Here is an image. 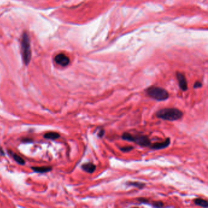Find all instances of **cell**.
Here are the masks:
<instances>
[{
	"mask_svg": "<svg viewBox=\"0 0 208 208\" xmlns=\"http://www.w3.org/2000/svg\"><path fill=\"white\" fill-rule=\"evenodd\" d=\"M156 116L158 119L173 121L181 119L183 117V112L177 108L167 107L158 111L156 113Z\"/></svg>",
	"mask_w": 208,
	"mask_h": 208,
	"instance_id": "6da1fadb",
	"label": "cell"
},
{
	"mask_svg": "<svg viewBox=\"0 0 208 208\" xmlns=\"http://www.w3.org/2000/svg\"><path fill=\"white\" fill-rule=\"evenodd\" d=\"M121 138L124 140L134 142L138 145L143 147H149L151 142L149 137L145 135H133L125 132L122 134Z\"/></svg>",
	"mask_w": 208,
	"mask_h": 208,
	"instance_id": "7a4b0ae2",
	"label": "cell"
},
{
	"mask_svg": "<svg viewBox=\"0 0 208 208\" xmlns=\"http://www.w3.org/2000/svg\"><path fill=\"white\" fill-rule=\"evenodd\" d=\"M149 97L158 102H163L169 98V93L167 90L157 86H151L146 90Z\"/></svg>",
	"mask_w": 208,
	"mask_h": 208,
	"instance_id": "3957f363",
	"label": "cell"
},
{
	"mask_svg": "<svg viewBox=\"0 0 208 208\" xmlns=\"http://www.w3.org/2000/svg\"><path fill=\"white\" fill-rule=\"evenodd\" d=\"M21 54L24 63L26 65H28L31 58V51L30 38L26 33H25L22 37Z\"/></svg>",
	"mask_w": 208,
	"mask_h": 208,
	"instance_id": "277c9868",
	"label": "cell"
},
{
	"mask_svg": "<svg viewBox=\"0 0 208 208\" xmlns=\"http://www.w3.org/2000/svg\"><path fill=\"white\" fill-rule=\"evenodd\" d=\"M177 78L178 81L179 86L180 89L182 91H186L188 89V86L185 75L182 73L177 72Z\"/></svg>",
	"mask_w": 208,
	"mask_h": 208,
	"instance_id": "5b68a950",
	"label": "cell"
},
{
	"mask_svg": "<svg viewBox=\"0 0 208 208\" xmlns=\"http://www.w3.org/2000/svg\"><path fill=\"white\" fill-rule=\"evenodd\" d=\"M56 63L62 67H66L70 64V59L64 54H59L54 58Z\"/></svg>",
	"mask_w": 208,
	"mask_h": 208,
	"instance_id": "8992f818",
	"label": "cell"
},
{
	"mask_svg": "<svg viewBox=\"0 0 208 208\" xmlns=\"http://www.w3.org/2000/svg\"><path fill=\"white\" fill-rule=\"evenodd\" d=\"M170 142H171L170 139L167 138L165 141L162 142H156V143L151 144V145L149 147L151 149H155V150L166 149L170 145Z\"/></svg>",
	"mask_w": 208,
	"mask_h": 208,
	"instance_id": "52a82bcc",
	"label": "cell"
},
{
	"mask_svg": "<svg viewBox=\"0 0 208 208\" xmlns=\"http://www.w3.org/2000/svg\"><path fill=\"white\" fill-rule=\"evenodd\" d=\"M96 165L92 163H84L81 165V168L86 172L92 174L96 170Z\"/></svg>",
	"mask_w": 208,
	"mask_h": 208,
	"instance_id": "ba28073f",
	"label": "cell"
},
{
	"mask_svg": "<svg viewBox=\"0 0 208 208\" xmlns=\"http://www.w3.org/2000/svg\"><path fill=\"white\" fill-rule=\"evenodd\" d=\"M31 169L37 173H44L51 171L52 167L50 166H42V167H32Z\"/></svg>",
	"mask_w": 208,
	"mask_h": 208,
	"instance_id": "9c48e42d",
	"label": "cell"
},
{
	"mask_svg": "<svg viewBox=\"0 0 208 208\" xmlns=\"http://www.w3.org/2000/svg\"><path fill=\"white\" fill-rule=\"evenodd\" d=\"M194 204L197 205V206L203 207V208H208V201L206 200L200 198H198L195 199L194 200Z\"/></svg>",
	"mask_w": 208,
	"mask_h": 208,
	"instance_id": "30bf717a",
	"label": "cell"
},
{
	"mask_svg": "<svg viewBox=\"0 0 208 208\" xmlns=\"http://www.w3.org/2000/svg\"><path fill=\"white\" fill-rule=\"evenodd\" d=\"M126 184L128 185V186H133V187H137L139 189H143L146 186L145 183L141 182H137V181H128L126 183Z\"/></svg>",
	"mask_w": 208,
	"mask_h": 208,
	"instance_id": "8fae6325",
	"label": "cell"
},
{
	"mask_svg": "<svg viewBox=\"0 0 208 208\" xmlns=\"http://www.w3.org/2000/svg\"><path fill=\"white\" fill-rule=\"evenodd\" d=\"M44 138L46 139H50V140H56L60 137L59 134L56 132H49L44 135Z\"/></svg>",
	"mask_w": 208,
	"mask_h": 208,
	"instance_id": "7c38bea8",
	"label": "cell"
},
{
	"mask_svg": "<svg viewBox=\"0 0 208 208\" xmlns=\"http://www.w3.org/2000/svg\"><path fill=\"white\" fill-rule=\"evenodd\" d=\"M9 154H11V156H12V158H14V159L15 160V161L20 165H24L25 163V161L23 160V158H21L20 156H19L18 154H17L15 153H14L12 151H9Z\"/></svg>",
	"mask_w": 208,
	"mask_h": 208,
	"instance_id": "4fadbf2b",
	"label": "cell"
},
{
	"mask_svg": "<svg viewBox=\"0 0 208 208\" xmlns=\"http://www.w3.org/2000/svg\"><path fill=\"white\" fill-rule=\"evenodd\" d=\"M152 205H153V207H155V208H161V207H163L164 206L163 202H162L161 201H154L152 203Z\"/></svg>",
	"mask_w": 208,
	"mask_h": 208,
	"instance_id": "5bb4252c",
	"label": "cell"
},
{
	"mask_svg": "<svg viewBox=\"0 0 208 208\" xmlns=\"http://www.w3.org/2000/svg\"><path fill=\"white\" fill-rule=\"evenodd\" d=\"M120 149L123 152H129V151H131L132 149H133L134 147H132V146H127V147H121V148H120Z\"/></svg>",
	"mask_w": 208,
	"mask_h": 208,
	"instance_id": "9a60e30c",
	"label": "cell"
},
{
	"mask_svg": "<svg viewBox=\"0 0 208 208\" xmlns=\"http://www.w3.org/2000/svg\"><path fill=\"white\" fill-rule=\"evenodd\" d=\"M203 84L200 81H196L193 85V88L194 89H198V88H201L202 87Z\"/></svg>",
	"mask_w": 208,
	"mask_h": 208,
	"instance_id": "2e32d148",
	"label": "cell"
},
{
	"mask_svg": "<svg viewBox=\"0 0 208 208\" xmlns=\"http://www.w3.org/2000/svg\"><path fill=\"white\" fill-rule=\"evenodd\" d=\"M139 202L142 203H149V200L147 198H138L137 199Z\"/></svg>",
	"mask_w": 208,
	"mask_h": 208,
	"instance_id": "e0dca14e",
	"label": "cell"
},
{
	"mask_svg": "<svg viewBox=\"0 0 208 208\" xmlns=\"http://www.w3.org/2000/svg\"><path fill=\"white\" fill-rule=\"evenodd\" d=\"M104 134H105V131H104V130H100L98 133V136L100 137V138H102L103 136L104 135Z\"/></svg>",
	"mask_w": 208,
	"mask_h": 208,
	"instance_id": "ac0fdd59",
	"label": "cell"
}]
</instances>
